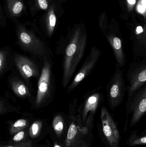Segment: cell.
<instances>
[{
    "mask_svg": "<svg viewBox=\"0 0 146 147\" xmlns=\"http://www.w3.org/2000/svg\"><path fill=\"white\" fill-rule=\"evenodd\" d=\"M126 91L123 71L116 64L115 73L106 86L107 99L111 109L117 108L123 102Z\"/></svg>",
    "mask_w": 146,
    "mask_h": 147,
    "instance_id": "cell-1",
    "label": "cell"
},
{
    "mask_svg": "<svg viewBox=\"0 0 146 147\" xmlns=\"http://www.w3.org/2000/svg\"><path fill=\"white\" fill-rule=\"evenodd\" d=\"M128 113H133L131 126L136 124L146 112V84L128 97L126 104Z\"/></svg>",
    "mask_w": 146,
    "mask_h": 147,
    "instance_id": "cell-2",
    "label": "cell"
},
{
    "mask_svg": "<svg viewBox=\"0 0 146 147\" xmlns=\"http://www.w3.org/2000/svg\"><path fill=\"white\" fill-rule=\"evenodd\" d=\"M128 97L146 84V58L131 64L127 72Z\"/></svg>",
    "mask_w": 146,
    "mask_h": 147,
    "instance_id": "cell-3",
    "label": "cell"
},
{
    "mask_svg": "<svg viewBox=\"0 0 146 147\" xmlns=\"http://www.w3.org/2000/svg\"><path fill=\"white\" fill-rule=\"evenodd\" d=\"M101 120L104 134L111 147H117L120 135L115 123L105 107L101 109Z\"/></svg>",
    "mask_w": 146,
    "mask_h": 147,
    "instance_id": "cell-4",
    "label": "cell"
},
{
    "mask_svg": "<svg viewBox=\"0 0 146 147\" xmlns=\"http://www.w3.org/2000/svg\"><path fill=\"white\" fill-rule=\"evenodd\" d=\"M105 37L113 50L117 65L121 68H123L126 64V55L121 38L118 34L111 31L106 33Z\"/></svg>",
    "mask_w": 146,
    "mask_h": 147,
    "instance_id": "cell-5",
    "label": "cell"
},
{
    "mask_svg": "<svg viewBox=\"0 0 146 147\" xmlns=\"http://www.w3.org/2000/svg\"><path fill=\"white\" fill-rule=\"evenodd\" d=\"M49 78V67L48 65H46L43 69L39 82L37 99V104L41 102L48 90Z\"/></svg>",
    "mask_w": 146,
    "mask_h": 147,
    "instance_id": "cell-6",
    "label": "cell"
},
{
    "mask_svg": "<svg viewBox=\"0 0 146 147\" xmlns=\"http://www.w3.org/2000/svg\"><path fill=\"white\" fill-rule=\"evenodd\" d=\"M101 54V52L99 50L95 48L92 49L90 58L87 63L86 65H85L83 70L81 71L80 73L76 75L74 79V84H76L80 82L84 79L87 73H88L94 67Z\"/></svg>",
    "mask_w": 146,
    "mask_h": 147,
    "instance_id": "cell-7",
    "label": "cell"
},
{
    "mask_svg": "<svg viewBox=\"0 0 146 147\" xmlns=\"http://www.w3.org/2000/svg\"><path fill=\"white\" fill-rule=\"evenodd\" d=\"M103 100V94L99 92H96L91 94L88 97L86 102L85 111L87 113L91 111L94 113L97 109L99 105Z\"/></svg>",
    "mask_w": 146,
    "mask_h": 147,
    "instance_id": "cell-8",
    "label": "cell"
},
{
    "mask_svg": "<svg viewBox=\"0 0 146 147\" xmlns=\"http://www.w3.org/2000/svg\"><path fill=\"white\" fill-rule=\"evenodd\" d=\"M17 64L21 73L27 78H30L34 74V69L31 63L27 59L20 58L17 59Z\"/></svg>",
    "mask_w": 146,
    "mask_h": 147,
    "instance_id": "cell-9",
    "label": "cell"
},
{
    "mask_svg": "<svg viewBox=\"0 0 146 147\" xmlns=\"http://www.w3.org/2000/svg\"><path fill=\"white\" fill-rule=\"evenodd\" d=\"M77 49V45L75 43H71L67 47L66 50V63H65V70L66 74L67 73L70 68L71 60L72 57L73 56Z\"/></svg>",
    "mask_w": 146,
    "mask_h": 147,
    "instance_id": "cell-10",
    "label": "cell"
},
{
    "mask_svg": "<svg viewBox=\"0 0 146 147\" xmlns=\"http://www.w3.org/2000/svg\"><path fill=\"white\" fill-rule=\"evenodd\" d=\"M14 89L16 93L21 96L26 94L27 90L26 87L23 84H17L14 86Z\"/></svg>",
    "mask_w": 146,
    "mask_h": 147,
    "instance_id": "cell-11",
    "label": "cell"
},
{
    "mask_svg": "<svg viewBox=\"0 0 146 147\" xmlns=\"http://www.w3.org/2000/svg\"><path fill=\"white\" fill-rule=\"evenodd\" d=\"M77 128L74 124L70 125L67 133V139L71 140L74 138L77 133Z\"/></svg>",
    "mask_w": 146,
    "mask_h": 147,
    "instance_id": "cell-12",
    "label": "cell"
},
{
    "mask_svg": "<svg viewBox=\"0 0 146 147\" xmlns=\"http://www.w3.org/2000/svg\"><path fill=\"white\" fill-rule=\"evenodd\" d=\"M20 38L21 41L25 44H29L31 42V37L26 33H22L21 34Z\"/></svg>",
    "mask_w": 146,
    "mask_h": 147,
    "instance_id": "cell-13",
    "label": "cell"
},
{
    "mask_svg": "<svg viewBox=\"0 0 146 147\" xmlns=\"http://www.w3.org/2000/svg\"><path fill=\"white\" fill-rule=\"evenodd\" d=\"M22 7L23 6H22V3L20 2H18L15 3L13 8L14 13L15 14L19 13L22 10Z\"/></svg>",
    "mask_w": 146,
    "mask_h": 147,
    "instance_id": "cell-14",
    "label": "cell"
},
{
    "mask_svg": "<svg viewBox=\"0 0 146 147\" xmlns=\"http://www.w3.org/2000/svg\"><path fill=\"white\" fill-rule=\"evenodd\" d=\"M136 0H126L127 7L129 12L133 10L136 3Z\"/></svg>",
    "mask_w": 146,
    "mask_h": 147,
    "instance_id": "cell-15",
    "label": "cell"
},
{
    "mask_svg": "<svg viewBox=\"0 0 146 147\" xmlns=\"http://www.w3.org/2000/svg\"><path fill=\"white\" fill-rule=\"evenodd\" d=\"M144 144H146V136L135 140L132 143V145Z\"/></svg>",
    "mask_w": 146,
    "mask_h": 147,
    "instance_id": "cell-16",
    "label": "cell"
},
{
    "mask_svg": "<svg viewBox=\"0 0 146 147\" xmlns=\"http://www.w3.org/2000/svg\"><path fill=\"white\" fill-rule=\"evenodd\" d=\"M24 135H25V133L23 131H21V132H19L14 137V141L15 142H18L21 140L24 137Z\"/></svg>",
    "mask_w": 146,
    "mask_h": 147,
    "instance_id": "cell-17",
    "label": "cell"
},
{
    "mask_svg": "<svg viewBox=\"0 0 146 147\" xmlns=\"http://www.w3.org/2000/svg\"><path fill=\"white\" fill-rule=\"evenodd\" d=\"M26 122L25 120L21 119V120H18L15 123L14 127H24L26 125Z\"/></svg>",
    "mask_w": 146,
    "mask_h": 147,
    "instance_id": "cell-18",
    "label": "cell"
},
{
    "mask_svg": "<svg viewBox=\"0 0 146 147\" xmlns=\"http://www.w3.org/2000/svg\"><path fill=\"white\" fill-rule=\"evenodd\" d=\"M39 7L42 9H46L48 7V4L46 0H38Z\"/></svg>",
    "mask_w": 146,
    "mask_h": 147,
    "instance_id": "cell-19",
    "label": "cell"
},
{
    "mask_svg": "<svg viewBox=\"0 0 146 147\" xmlns=\"http://www.w3.org/2000/svg\"><path fill=\"white\" fill-rule=\"evenodd\" d=\"M56 19L55 16L54 14H51L49 17V22L50 25L52 27H54L56 23Z\"/></svg>",
    "mask_w": 146,
    "mask_h": 147,
    "instance_id": "cell-20",
    "label": "cell"
},
{
    "mask_svg": "<svg viewBox=\"0 0 146 147\" xmlns=\"http://www.w3.org/2000/svg\"><path fill=\"white\" fill-rule=\"evenodd\" d=\"M55 129L57 131H61L63 129V124L62 122H59L55 126Z\"/></svg>",
    "mask_w": 146,
    "mask_h": 147,
    "instance_id": "cell-21",
    "label": "cell"
},
{
    "mask_svg": "<svg viewBox=\"0 0 146 147\" xmlns=\"http://www.w3.org/2000/svg\"><path fill=\"white\" fill-rule=\"evenodd\" d=\"M38 126L36 123H33L32 126L33 134V135H36L37 133L38 130Z\"/></svg>",
    "mask_w": 146,
    "mask_h": 147,
    "instance_id": "cell-22",
    "label": "cell"
},
{
    "mask_svg": "<svg viewBox=\"0 0 146 147\" xmlns=\"http://www.w3.org/2000/svg\"><path fill=\"white\" fill-rule=\"evenodd\" d=\"M3 59V57L2 54L1 53L0 55V67H1V69L2 65Z\"/></svg>",
    "mask_w": 146,
    "mask_h": 147,
    "instance_id": "cell-23",
    "label": "cell"
},
{
    "mask_svg": "<svg viewBox=\"0 0 146 147\" xmlns=\"http://www.w3.org/2000/svg\"><path fill=\"white\" fill-rule=\"evenodd\" d=\"M143 32L146 34V18L145 19V23H144V26H143Z\"/></svg>",
    "mask_w": 146,
    "mask_h": 147,
    "instance_id": "cell-24",
    "label": "cell"
},
{
    "mask_svg": "<svg viewBox=\"0 0 146 147\" xmlns=\"http://www.w3.org/2000/svg\"><path fill=\"white\" fill-rule=\"evenodd\" d=\"M55 147H60V146H57H57H55Z\"/></svg>",
    "mask_w": 146,
    "mask_h": 147,
    "instance_id": "cell-25",
    "label": "cell"
},
{
    "mask_svg": "<svg viewBox=\"0 0 146 147\" xmlns=\"http://www.w3.org/2000/svg\"><path fill=\"white\" fill-rule=\"evenodd\" d=\"M12 147V146H8V147Z\"/></svg>",
    "mask_w": 146,
    "mask_h": 147,
    "instance_id": "cell-26",
    "label": "cell"
}]
</instances>
